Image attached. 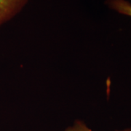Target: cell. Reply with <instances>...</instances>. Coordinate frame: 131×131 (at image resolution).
Returning <instances> with one entry per match:
<instances>
[{"label":"cell","instance_id":"3","mask_svg":"<svg viewBox=\"0 0 131 131\" xmlns=\"http://www.w3.org/2000/svg\"><path fill=\"white\" fill-rule=\"evenodd\" d=\"M65 131H93L91 129H90L87 126L84 122L77 120L76 121L74 125L71 127H68ZM116 131H131V127L126 128V129H123L120 130H116Z\"/></svg>","mask_w":131,"mask_h":131},{"label":"cell","instance_id":"1","mask_svg":"<svg viewBox=\"0 0 131 131\" xmlns=\"http://www.w3.org/2000/svg\"><path fill=\"white\" fill-rule=\"evenodd\" d=\"M28 0H0V26L13 18L22 9Z\"/></svg>","mask_w":131,"mask_h":131},{"label":"cell","instance_id":"2","mask_svg":"<svg viewBox=\"0 0 131 131\" xmlns=\"http://www.w3.org/2000/svg\"><path fill=\"white\" fill-rule=\"evenodd\" d=\"M106 4L111 9L131 18V2L127 0H106Z\"/></svg>","mask_w":131,"mask_h":131}]
</instances>
